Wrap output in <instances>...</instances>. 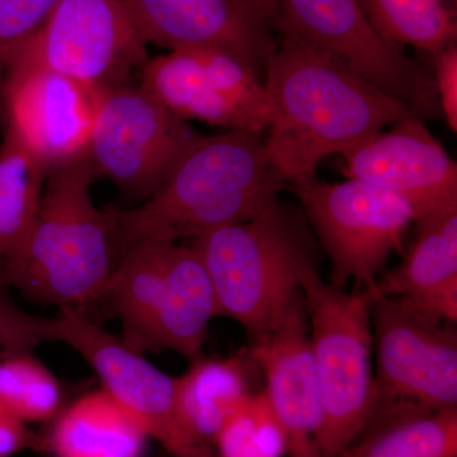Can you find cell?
I'll use <instances>...</instances> for the list:
<instances>
[{
	"label": "cell",
	"instance_id": "obj_1",
	"mask_svg": "<svg viewBox=\"0 0 457 457\" xmlns=\"http://www.w3.org/2000/svg\"><path fill=\"white\" fill-rule=\"evenodd\" d=\"M263 84L270 104L267 155L287 183L416 110L376 88L326 51L281 32ZM423 120V119H422Z\"/></svg>",
	"mask_w": 457,
	"mask_h": 457
},
{
	"label": "cell",
	"instance_id": "obj_2",
	"mask_svg": "<svg viewBox=\"0 0 457 457\" xmlns=\"http://www.w3.org/2000/svg\"><path fill=\"white\" fill-rule=\"evenodd\" d=\"M287 187L270 164L263 132L197 134L167 179L130 210H112L122 254L149 242H179L252 220Z\"/></svg>",
	"mask_w": 457,
	"mask_h": 457
},
{
	"label": "cell",
	"instance_id": "obj_3",
	"mask_svg": "<svg viewBox=\"0 0 457 457\" xmlns=\"http://www.w3.org/2000/svg\"><path fill=\"white\" fill-rule=\"evenodd\" d=\"M86 158L49 171L22 258L4 284L36 303L82 312L106 293L123 254L112 213L93 204Z\"/></svg>",
	"mask_w": 457,
	"mask_h": 457
},
{
	"label": "cell",
	"instance_id": "obj_4",
	"mask_svg": "<svg viewBox=\"0 0 457 457\" xmlns=\"http://www.w3.org/2000/svg\"><path fill=\"white\" fill-rule=\"evenodd\" d=\"M207 270L216 314L234 319L257 338L279 323L302 293L297 269L312 257L303 222L278 200L252 220L189 239Z\"/></svg>",
	"mask_w": 457,
	"mask_h": 457
},
{
	"label": "cell",
	"instance_id": "obj_5",
	"mask_svg": "<svg viewBox=\"0 0 457 457\" xmlns=\"http://www.w3.org/2000/svg\"><path fill=\"white\" fill-rule=\"evenodd\" d=\"M102 299L121 320L132 350L201 354L216 314L212 281L200 255L177 242H149L125 252Z\"/></svg>",
	"mask_w": 457,
	"mask_h": 457
},
{
	"label": "cell",
	"instance_id": "obj_6",
	"mask_svg": "<svg viewBox=\"0 0 457 457\" xmlns=\"http://www.w3.org/2000/svg\"><path fill=\"white\" fill-rule=\"evenodd\" d=\"M317 370L323 426L321 457H341L368 425L376 402L372 370V295L327 284L312 258L297 269Z\"/></svg>",
	"mask_w": 457,
	"mask_h": 457
},
{
	"label": "cell",
	"instance_id": "obj_7",
	"mask_svg": "<svg viewBox=\"0 0 457 457\" xmlns=\"http://www.w3.org/2000/svg\"><path fill=\"white\" fill-rule=\"evenodd\" d=\"M376 402L370 420L457 408L455 324L372 295ZM368 422V423H369Z\"/></svg>",
	"mask_w": 457,
	"mask_h": 457
},
{
	"label": "cell",
	"instance_id": "obj_8",
	"mask_svg": "<svg viewBox=\"0 0 457 457\" xmlns=\"http://www.w3.org/2000/svg\"><path fill=\"white\" fill-rule=\"evenodd\" d=\"M147 62L146 42L125 0H62L4 75L42 69L104 89L130 86Z\"/></svg>",
	"mask_w": 457,
	"mask_h": 457
},
{
	"label": "cell",
	"instance_id": "obj_9",
	"mask_svg": "<svg viewBox=\"0 0 457 457\" xmlns=\"http://www.w3.org/2000/svg\"><path fill=\"white\" fill-rule=\"evenodd\" d=\"M332 261V284L357 286L376 293L385 262L403 249L413 207L392 192L360 179L327 183L317 174L287 183Z\"/></svg>",
	"mask_w": 457,
	"mask_h": 457
},
{
	"label": "cell",
	"instance_id": "obj_10",
	"mask_svg": "<svg viewBox=\"0 0 457 457\" xmlns=\"http://www.w3.org/2000/svg\"><path fill=\"white\" fill-rule=\"evenodd\" d=\"M272 25L335 56L423 120L441 119L433 75L378 35L357 0H276Z\"/></svg>",
	"mask_w": 457,
	"mask_h": 457
},
{
	"label": "cell",
	"instance_id": "obj_11",
	"mask_svg": "<svg viewBox=\"0 0 457 457\" xmlns=\"http://www.w3.org/2000/svg\"><path fill=\"white\" fill-rule=\"evenodd\" d=\"M196 135L188 121L140 84L99 89L84 158L93 174L107 177L123 194L146 200Z\"/></svg>",
	"mask_w": 457,
	"mask_h": 457
},
{
	"label": "cell",
	"instance_id": "obj_12",
	"mask_svg": "<svg viewBox=\"0 0 457 457\" xmlns=\"http://www.w3.org/2000/svg\"><path fill=\"white\" fill-rule=\"evenodd\" d=\"M51 341L64 342L92 366L104 390L161 442L174 457H218L212 447L195 440L180 422L176 378L164 374L119 337L93 323L83 312L60 308L50 319Z\"/></svg>",
	"mask_w": 457,
	"mask_h": 457
},
{
	"label": "cell",
	"instance_id": "obj_13",
	"mask_svg": "<svg viewBox=\"0 0 457 457\" xmlns=\"http://www.w3.org/2000/svg\"><path fill=\"white\" fill-rule=\"evenodd\" d=\"M140 86L179 119L225 130L263 132L270 104L258 75L237 57L219 51L179 50L144 66Z\"/></svg>",
	"mask_w": 457,
	"mask_h": 457
},
{
	"label": "cell",
	"instance_id": "obj_14",
	"mask_svg": "<svg viewBox=\"0 0 457 457\" xmlns=\"http://www.w3.org/2000/svg\"><path fill=\"white\" fill-rule=\"evenodd\" d=\"M146 44L171 51L210 50L248 65L263 82L276 44L260 0H125Z\"/></svg>",
	"mask_w": 457,
	"mask_h": 457
},
{
	"label": "cell",
	"instance_id": "obj_15",
	"mask_svg": "<svg viewBox=\"0 0 457 457\" xmlns=\"http://www.w3.org/2000/svg\"><path fill=\"white\" fill-rule=\"evenodd\" d=\"M342 159L343 176L402 197L416 220L457 201V165L420 117L370 135Z\"/></svg>",
	"mask_w": 457,
	"mask_h": 457
},
{
	"label": "cell",
	"instance_id": "obj_16",
	"mask_svg": "<svg viewBox=\"0 0 457 457\" xmlns=\"http://www.w3.org/2000/svg\"><path fill=\"white\" fill-rule=\"evenodd\" d=\"M0 90L8 126L47 173L86 156L99 89L65 75L33 69L5 74Z\"/></svg>",
	"mask_w": 457,
	"mask_h": 457
},
{
	"label": "cell",
	"instance_id": "obj_17",
	"mask_svg": "<svg viewBox=\"0 0 457 457\" xmlns=\"http://www.w3.org/2000/svg\"><path fill=\"white\" fill-rule=\"evenodd\" d=\"M306 326L300 293L279 323L248 347L266 380L263 390L284 429L290 457H321L323 404Z\"/></svg>",
	"mask_w": 457,
	"mask_h": 457
},
{
	"label": "cell",
	"instance_id": "obj_18",
	"mask_svg": "<svg viewBox=\"0 0 457 457\" xmlns=\"http://www.w3.org/2000/svg\"><path fill=\"white\" fill-rule=\"evenodd\" d=\"M262 372L249 348L231 357L191 360L186 374L176 378L177 411L189 435L212 447L228 418L254 392Z\"/></svg>",
	"mask_w": 457,
	"mask_h": 457
},
{
	"label": "cell",
	"instance_id": "obj_19",
	"mask_svg": "<svg viewBox=\"0 0 457 457\" xmlns=\"http://www.w3.org/2000/svg\"><path fill=\"white\" fill-rule=\"evenodd\" d=\"M147 438L139 422L102 389L66 408L47 442L55 457H141Z\"/></svg>",
	"mask_w": 457,
	"mask_h": 457
},
{
	"label": "cell",
	"instance_id": "obj_20",
	"mask_svg": "<svg viewBox=\"0 0 457 457\" xmlns=\"http://www.w3.org/2000/svg\"><path fill=\"white\" fill-rule=\"evenodd\" d=\"M47 171L11 126L0 144V282L22 258L40 212ZM5 285V284H4ZM7 286V285H5Z\"/></svg>",
	"mask_w": 457,
	"mask_h": 457
},
{
	"label": "cell",
	"instance_id": "obj_21",
	"mask_svg": "<svg viewBox=\"0 0 457 457\" xmlns=\"http://www.w3.org/2000/svg\"><path fill=\"white\" fill-rule=\"evenodd\" d=\"M414 222L413 246L398 269L378 278L374 295L416 296L457 279V201Z\"/></svg>",
	"mask_w": 457,
	"mask_h": 457
},
{
	"label": "cell",
	"instance_id": "obj_22",
	"mask_svg": "<svg viewBox=\"0 0 457 457\" xmlns=\"http://www.w3.org/2000/svg\"><path fill=\"white\" fill-rule=\"evenodd\" d=\"M457 408L369 423L341 457H456Z\"/></svg>",
	"mask_w": 457,
	"mask_h": 457
},
{
	"label": "cell",
	"instance_id": "obj_23",
	"mask_svg": "<svg viewBox=\"0 0 457 457\" xmlns=\"http://www.w3.org/2000/svg\"><path fill=\"white\" fill-rule=\"evenodd\" d=\"M456 0H357L378 35L435 54L456 44Z\"/></svg>",
	"mask_w": 457,
	"mask_h": 457
},
{
	"label": "cell",
	"instance_id": "obj_24",
	"mask_svg": "<svg viewBox=\"0 0 457 457\" xmlns=\"http://www.w3.org/2000/svg\"><path fill=\"white\" fill-rule=\"evenodd\" d=\"M59 381L31 352L0 359V408L23 422H42L59 414Z\"/></svg>",
	"mask_w": 457,
	"mask_h": 457
},
{
	"label": "cell",
	"instance_id": "obj_25",
	"mask_svg": "<svg viewBox=\"0 0 457 457\" xmlns=\"http://www.w3.org/2000/svg\"><path fill=\"white\" fill-rule=\"evenodd\" d=\"M215 446L218 457H284L285 432L263 389L252 394L228 418Z\"/></svg>",
	"mask_w": 457,
	"mask_h": 457
},
{
	"label": "cell",
	"instance_id": "obj_26",
	"mask_svg": "<svg viewBox=\"0 0 457 457\" xmlns=\"http://www.w3.org/2000/svg\"><path fill=\"white\" fill-rule=\"evenodd\" d=\"M62 0H0V87L18 49L37 31Z\"/></svg>",
	"mask_w": 457,
	"mask_h": 457
},
{
	"label": "cell",
	"instance_id": "obj_27",
	"mask_svg": "<svg viewBox=\"0 0 457 457\" xmlns=\"http://www.w3.org/2000/svg\"><path fill=\"white\" fill-rule=\"evenodd\" d=\"M0 282V359L9 354L32 352L51 341L50 319L33 317L20 308Z\"/></svg>",
	"mask_w": 457,
	"mask_h": 457
},
{
	"label": "cell",
	"instance_id": "obj_28",
	"mask_svg": "<svg viewBox=\"0 0 457 457\" xmlns=\"http://www.w3.org/2000/svg\"><path fill=\"white\" fill-rule=\"evenodd\" d=\"M435 68L436 89L442 116L446 119L451 130L457 131V47L450 45L432 54Z\"/></svg>",
	"mask_w": 457,
	"mask_h": 457
},
{
	"label": "cell",
	"instance_id": "obj_29",
	"mask_svg": "<svg viewBox=\"0 0 457 457\" xmlns=\"http://www.w3.org/2000/svg\"><path fill=\"white\" fill-rule=\"evenodd\" d=\"M411 311L432 320L456 324L457 279L416 296L396 297Z\"/></svg>",
	"mask_w": 457,
	"mask_h": 457
},
{
	"label": "cell",
	"instance_id": "obj_30",
	"mask_svg": "<svg viewBox=\"0 0 457 457\" xmlns=\"http://www.w3.org/2000/svg\"><path fill=\"white\" fill-rule=\"evenodd\" d=\"M25 450L49 451V442L32 432L26 422L0 408V457H11Z\"/></svg>",
	"mask_w": 457,
	"mask_h": 457
},
{
	"label": "cell",
	"instance_id": "obj_31",
	"mask_svg": "<svg viewBox=\"0 0 457 457\" xmlns=\"http://www.w3.org/2000/svg\"><path fill=\"white\" fill-rule=\"evenodd\" d=\"M260 2L262 4H263V7L269 11L270 18H273V14H275L276 9V0H260Z\"/></svg>",
	"mask_w": 457,
	"mask_h": 457
}]
</instances>
